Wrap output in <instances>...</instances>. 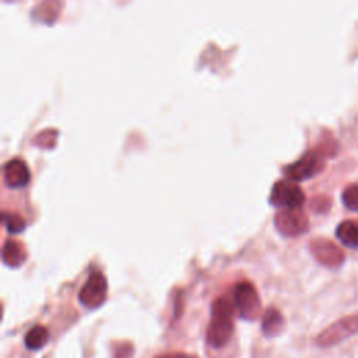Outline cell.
<instances>
[{"mask_svg":"<svg viewBox=\"0 0 358 358\" xmlns=\"http://www.w3.org/2000/svg\"><path fill=\"white\" fill-rule=\"evenodd\" d=\"M234 306L221 296L217 298L211 306V320L207 329V344L213 348L224 347L234 331Z\"/></svg>","mask_w":358,"mask_h":358,"instance_id":"cell-1","label":"cell"},{"mask_svg":"<svg viewBox=\"0 0 358 358\" xmlns=\"http://www.w3.org/2000/svg\"><path fill=\"white\" fill-rule=\"evenodd\" d=\"M326 155L327 154L322 148L309 150L299 159L287 165L284 168V173L289 180H294V182L310 179L312 176L323 171Z\"/></svg>","mask_w":358,"mask_h":358,"instance_id":"cell-2","label":"cell"},{"mask_svg":"<svg viewBox=\"0 0 358 358\" xmlns=\"http://www.w3.org/2000/svg\"><path fill=\"white\" fill-rule=\"evenodd\" d=\"M355 334H358V312L333 322L316 336L315 343L319 347H331Z\"/></svg>","mask_w":358,"mask_h":358,"instance_id":"cell-3","label":"cell"},{"mask_svg":"<svg viewBox=\"0 0 358 358\" xmlns=\"http://www.w3.org/2000/svg\"><path fill=\"white\" fill-rule=\"evenodd\" d=\"M305 201V193L296 185V182L289 179H280L273 185L270 193V203L277 207L285 208H299Z\"/></svg>","mask_w":358,"mask_h":358,"instance_id":"cell-4","label":"cell"},{"mask_svg":"<svg viewBox=\"0 0 358 358\" xmlns=\"http://www.w3.org/2000/svg\"><path fill=\"white\" fill-rule=\"evenodd\" d=\"M234 305L241 317L255 320L260 313V299L256 288L249 281H241L234 288Z\"/></svg>","mask_w":358,"mask_h":358,"instance_id":"cell-5","label":"cell"},{"mask_svg":"<svg viewBox=\"0 0 358 358\" xmlns=\"http://www.w3.org/2000/svg\"><path fill=\"white\" fill-rule=\"evenodd\" d=\"M108 294V282L101 271H92L78 292V301L87 309L99 308Z\"/></svg>","mask_w":358,"mask_h":358,"instance_id":"cell-6","label":"cell"},{"mask_svg":"<svg viewBox=\"0 0 358 358\" xmlns=\"http://www.w3.org/2000/svg\"><path fill=\"white\" fill-rule=\"evenodd\" d=\"M274 222L277 229L287 236H296L309 227L308 217L301 208H285L275 214Z\"/></svg>","mask_w":358,"mask_h":358,"instance_id":"cell-7","label":"cell"},{"mask_svg":"<svg viewBox=\"0 0 358 358\" xmlns=\"http://www.w3.org/2000/svg\"><path fill=\"white\" fill-rule=\"evenodd\" d=\"M309 249L315 259L327 267H338L344 263V252L326 238L312 239Z\"/></svg>","mask_w":358,"mask_h":358,"instance_id":"cell-8","label":"cell"},{"mask_svg":"<svg viewBox=\"0 0 358 358\" xmlns=\"http://www.w3.org/2000/svg\"><path fill=\"white\" fill-rule=\"evenodd\" d=\"M3 178H4V183L8 187L17 189V187L25 186L29 182L31 172L25 161L20 158H13V159H8L3 166Z\"/></svg>","mask_w":358,"mask_h":358,"instance_id":"cell-9","label":"cell"},{"mask_svg":"<svg viewBox=\"0 0 358 358\" xmlns=\"http://www.w3.org/2000/svg\"><path fill=\"white\" fill-rule=\"evenodd\" d=\"M336 236L343 245L358 249V218L340 222L336 228Z\"/></svg>","mask_w":358,"mask_h":358,"instance_id":"cell-10","label":"cell"},{"mask_svg":"<svg viewBox=\"0 0 358 358\" xmlns=\"http://www.w3.org/2000/svg\"><path fill=\"white\" fill-rule=\"evenodd\" d=\"M284 326H285V322L280 310H277L275 308H268L264 312L263 320H262V330L264 336L267 337L278 336L282 331Z\"/></svg>","mask_w":358,"mask_h":358,"instance_id":"cell-11","label":"cell"},{"mask_svg":"<svg viewBox=\"0 0 358 358\" xmlns=\"http://www.w3.org/2000/svg\"><path fill=\"white\" fill-rule=\"evenodd\" d=\"M1 255H3V262L10 267H18L25 260V252L22 246L13 239H7L4 242Z\"/></svg>","mask_w":358,"mask_h":358,"instance_id":"cell-12","label":"cell"},{"mask_svg":"<svg viewBox=\"0 0 358 358\" xmlns=\"http://www.w3.org/2000/svg\"><path fill=\"white\" fill-rule=\"evenodd\" d=\"M48 340H49V330L42 324H36L31 327L24 337L25 347L32 351L41 350L48 343Z\"/></svg>","mask_w":358,"mask_h":358,"instance_id":"cell-13","label":"cell"},{"mask_svg":"<svg viewBox=\"0 0 358 358\" xmlns=\"http://www.w3.org/2000/svg\"><path fill=\"white\" fill-rule=\"evenodd\" d=\"M343 204L352 211H358V183H350L341 193Z\"/></svg>","mask_w":358,"mask_h":358,"instance_id":"cell-14","label":"cell"},{"mask_svg":"<svg viewBox=\"0 0 358 358\" xmlns=\"http://www.w3.org/2000/svg\"><path fill=\"white\" fill-rule=\"evenodd\" d=\"M3 224L8 234H18L25 228V221L21 215L13 213H3Z\"/></svg>","mask_w":358,"mask_h":358,"instance_id":"cell-15","label":"cell"},{"mask_svg":"<svg viewBox=\"0 0 358 358\" xmlns=\"http://www.w3.org/2000/svg\"><path fill=\"white\" fill-rule=\"evenodd\" d=\"M133 347L130 344H122L115 348V358H131Z\"/></svg>","mask_w":358,"mask_h":358,"instance_id":"cell-16","label":"cell"},{"mask_svg":"<svg viewBox=\"0 0 358 358\" xmlns=\"http://www.w3.org/2000/svg\"><path fill=\"white\" fill-rule=\"evenodd\" d=\"M316 204L319 206V207H317L319 211H326V210L331 206V200H329V199H326V197H317V199H315L312 207L316 206Z\"/></svg>","mask_w":358,"mask_h":358,"instance_id":"cell-17","label":"cell"},{"mask_svg":"<svg viewBox=\"0 0 358 358\" xmlns=\"http://www.w3.org/2000/svg\"><path fill=\"white\" fill-rule=\"evenodd\" d=\"M155 358H196L193 355H187V354H183V352H168V354H162V355H158Z\"/></svg>","mask_w":358,"mask_h":358,"instance_id":"cell-18","label":"cell"}]
</instances>
